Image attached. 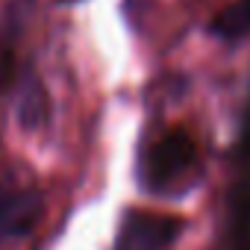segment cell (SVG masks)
<instances>
[{
    "label": "cell",
    "instance_id": "3957f363",
    "mask_svg": "<svg viewBox=\"0 0 250 250\" xmlns=\"http://www.w3.org/2000/svg\"><path fill=\"white\" fill-rule=\"evenodd\" d=\"M42 191L15 188L0 194V238H24L36 229L42 218Z\"/></svg>",
    "mask_w": 250,
    "mask_h": 250
},
{
    "label": "cell",
    "instance_id": "7a4b0ae2",
    "mask_svg": "<svg viewBox=\"0 0 250 250\" xmlns=\"http://www.w3.org/2000/svg\"><path fill=\"white\" fill-rule=\"evenodd\" d=\"M183 224L177 218H162L150 212H130L124 218L118 250H165L177 241Z\"/></svg>",
    "mask_w": 250,
    "mask_h": 250
},
{
    "label": "cell",
    "instance_id": "277c9868",
    "mask_svg": "<svg viewBox=\"0 0 250 250\" xmlns=\"http://www.w3.org/2000/svg\"><path fill=\"white\" fill-rule=\"evenodd\" d=\"M15 115L21 121V127L27 130H39L50 118V97L44 83L36 77L33 68H27L21 74V80L15 83Z\"/></svg>",
    "mask_w": 250,
    "mask_h": 250
},
{
    "label": "cell",
    "instance_id": "5b68a950",
    "mask_svg": "<svg viewBox=\"0 0 250 250\" xmlns=\"http://www.w3.org/2000/svg\"><path fill=\"white\" fill-rule=\"evenodd\" d=\"M33 6H36V0H9V3H6L3 27H0V65H3L6 56H9V44L18 42V36H21Z\"/></svg>",
    "mask_w": 250,
    "mask_h": 250
},
{
    "label": "cell",
    "instance_id": "8992f818",
    "mask_svg": "<svg viewBox=\"0 0 250 250\" xmlns=\"http://www.w3.org/2000/svg\"><path fill=\"white\" fill-rule=\"evenodd\" d=\"M212 30H215L218 39H227V42H235V39L250 36V0H238V3L227 6L215 18Z\"/></svg>",
    "mask_w": 250,
    "mask_h": 250
},
{
    "label": "cell",
    "instance_id": "6da1fadb",
    "mask_svg": "<svg viewBox=\"0 0 250 250\" xmlns=\"http://www.w3.org/2000/svg\"><path fill=\"white\" fill-rule=\"evenodd\" d=\"M200 171V153L186 130L159 136L142 159V186L150 194H183Z\"/></svg>",
    "mask_w": 250,
    "mask_h": 250
}]
</instances>
